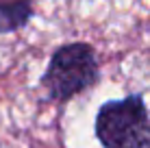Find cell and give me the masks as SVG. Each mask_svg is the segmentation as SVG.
<instances>
[{"label":"cell","instance_id":"1","mask_svg":"<svg viewBox=\"0 0 150 148\" xmlns=\"http://www.w3.org/2000/svg\"><path fill=\"white\" fill-rule=\"evenodd\" d=\"M100 81L98 55L87 42H70L52 52L39 85L52 103H68Z\"/></svg>","mask_w":150,"mask_h":148},{"label":"cell","instance_id":"2","mask_svg":"<svg viewBox=\"0 0 150 148\" xmlns=\"http://www.w3.org/2000/svg\"><path fill=\"white\" fill-rule=\"evenodd\" d=\"M94 133L102 148H150V115L142 94L100 105Z\"/></svg>","mask_w":150,"mask_h":148},{"label":"cell","instance_id":"3","mask_svg":"<svg viewBox=\"0 0 150 148\" xmlns=\"http://www.w3.org/2000/svg\"><path fill=\"white\" fill-rule=\"evenodd\" d=\"M35 0H0V35L18 33L33 20Z\"/></svg>","mask_w":150,"mask_h":148},{"label":"cell","instance_id":"4","mask_svg":"<svg viewBox=\"0 0 150 148\" xmlns=\"http://www.w3.org/2000/svg\"><path fill=\"white\" fill-rule=\"evenodd\" d=\"M0 148H2V146H0Z\"/></svg>","mask_w":150,"mask_h":148}]
</instances>
